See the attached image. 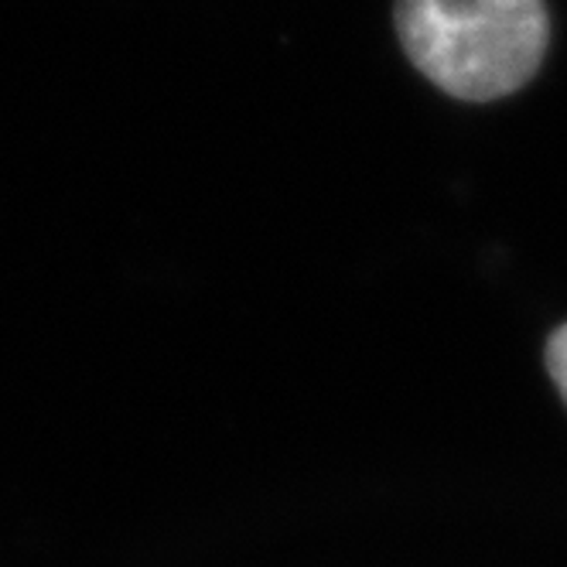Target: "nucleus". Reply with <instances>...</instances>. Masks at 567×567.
Listing matches in <instances>:
<instances>
[{
  "instance_id": "nucleus-2",
  "label": "nucleus",
  "mask_w": 567,
  "mask_h": 567,
  "mask_svg": "<svg viewBox=\"0 0 567 567\" xmlns=\"http://www.w3.org/2000/svg\"><path fill=\"white\" fill-rule=\"evenodd\" d=\"M547 370L567 403V326H560L547 342Z\"/></svg>"
},
{
  "instance_id": "nucleus-1",
  "label": "nucleus",
  "mask_w": 567,
  "mask_h": 567,
  "mask_svg": "<svg viewBox=\"0 0 567 567\" xmlns=\"http://www.w3.org/2000/svg\"><path fill=\"white\" fill-rule=\"evenodd\" d=\"M396 31L434 86L489 103L530 83L550 24L544 0H396Z\"/></svg>"
}]
</instances>
